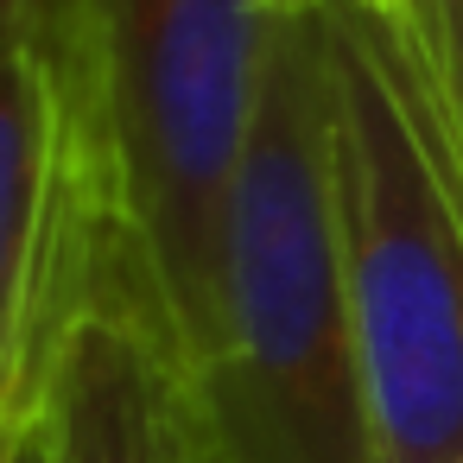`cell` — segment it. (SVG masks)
<instances>
[{
  "label": "cell",
  "instance_id": "cell-1",
  "mask_svg": "<svg viewBox=\"0 0 463 463\" xmlns=\"http://www.w3.org/2000/svg\"><path fill=\"white\" fill-rule=\"evenodd\" d=\"M279 0H64L58 64L102 229L96 298L191 381L222 343L229 203Z\"/></svg>",
  "mask_w": 463,
  "mask_h": 463
},
{
  "label": "cell",
  "instance_id": "cell-3",
  "mask_svg": "<svg viewBox=\"0 0 463 463\" xmlns=\"http://www.w3.org/2000/svg\"><path fill=\"white\" fill-rule=\"evenodd\" d=\"M349 305L387 463H463V197L412 102L400 39L317 0Z\"/></svg>",
  "mask_w": 463,
  "mask_h": 463
},
{
  "label": "cell",
  "instance_id": "cell-5",
  "mask_svg": "<svg viewBox=\"0 0 463 463\" xmlns=\"http://www.w3.org/2000/svg\"><path fill=\"white\" fill-rule=\"evenodd\" d=\"M45 463H210L178 362L121 305L90 298L39 393Z\"/></svg>",
  "mask_w": 463,
  "mask_h": 463
},
{
  "label": "cell",
  "instance_id": "cell-7",
  "mask_svg": "<svg viewBox=\"0 0 463 463\" xmlns=\"http://www.w3.org/2000/svg\"><path fill=\"white\" fill-rule=\"evenodd\" d=\"M0 463H45V444H39V406L0 419Z\"/></svg>",
  "mask_w": 463,
  "mask_h": 463
},
{
  "label": "cell",
  "instance_id": "cell-4",
  "mask_svg": "<svg viewBox=\"0 0 463 463\" xmlns=\"http://www.w3.org/2000/svg\"><path fill=\"white\" fill-rule=\"evenodd\" d=\"M102 229L58 45L0 58V419L33 412L71 317L96 298Z\"/></svg>",
  "mask_w": 463,
  "mask_h": 463
},
{
  "label": "cell",
  "instance_id": "cell-6",
  "mask_svg": "<svg viewBox=\"0 0 463 463\" xmlns=\"http://www.w3.org/2000/svg\"><path fill=\"white\" fill-rule=\"evenodd\" d=\"M58 20H64V0H0V58L39 39L58 45Z\"/></svg>",
  "mask_w": 463,
  "mask_h": 463
},
{
  "label": "cell",
  "instance_id": "cell-2",
  "mask_svg": "<svg viewBox=\"0 0 463 463\" xmlns=\"http://www.w3.org/2000/svg\"><path fill=\"white\" fill-rule=\"evenodd\" d=\"M184 387L210 463H387L343 267L317 0H279L267 20L229 203L222 343Z\"/></svg>",
  "mask_w": 463,
  "mask_h": 463
}]
</instances>
